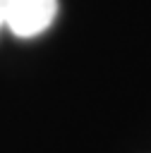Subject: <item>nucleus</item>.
Listing matches in <instances>:
<instances>
[{"mask_svg":"<svg viewBox=\"0 0 151 153\" xmlns=\"http://www.w3.org/2000/svg\"><path fill=\"white\" fill-rule=\"evenodd\" d=\"M0 5L5 29L17 38H34L43 33L58 14V0H0Z\"/></svg>","mask_w":151,"mask_h":153,"instance_id":"nucleus-1","label":"nucleus"},{"mask_svg":"<svg viewBox=\"0 0 151 153\" xmlns=\"http://www.w3.org/2000/svg\"><path fill=\"white\" fill-rule=\"evenodd\" d=\"M0 29H5V14H2V5H0Z\"/></svg>","mask_w":151,"mask_h":153,"instance_id":"nucleus-2","label":"nucleus"}]
</instances>
